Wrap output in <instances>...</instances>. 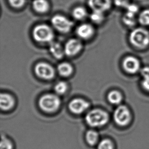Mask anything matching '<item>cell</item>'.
Masks as SVG:
<instances>
[{
  "label": "cell",
  "instance_id": "d6986e66",
  "mask_svg": "<svg viewBox=\"0 0 149 149\" xmlns=\"http://www.w3.org/2000/svg\"><path fill=\"white\" fill-rule=\"evenodd\" d=\"M99 139L98 134L96 131L93 130L88 131L86 134V139L88 143L91 146L95 145Z\"/></svg>",
  "mask_w": 149,
  "mask_h": 149
},
{
  "label": "cell",
  "instance_id": "9c48e42d",
  "mask_svg": "<svg viewBox=\"0 0 149 149\" xmlns=\"http://www.w3.org/2000/svg\"><path fill=\"white\" fill-rule=\"evenodd\" d=\"M122 65L125 71L130 74L137 73L141 68L139 60L132 56L126 57L123 60Z\"/></svg>",
  "mask_w": 149,
  "mask_h": 149
},
{
  "label": "cell",
  "instance_id": "ba28073f",
  "mask_svg": "<svg viewBox=\"0 0 149 149\" xmlns=\"http://www.w3.org/2000/svg\"><path fill=\"white\" fill-rule=\"evenodd\" d=\"M89 103L81 98H75L69 103V109L74 114H81L89 109Z\"/></svg>",
  "mask_w": 149,
  "mask_h": 149
},
{
  "label": "cell",
  "instance_id": "277c9868",
  "mask_svg": "<svg viewBox=\"0 0 149 149\" xmlns=\"http://www.w3.org/2000/svg\"><path fill=\"white\" fill-rule=\"evenodd\" d=\"M33 36L38 42L50 43L54 38V33L52 29L48 25L38 24L33 29Z\"/></svg>",
  "mask_w": 149,
  "mask_h": 149
},
{
  "label": "cell",
  "instance_id": "6da1fadb",
  "mask_svg": "<svg viewBox=\"0 0 149 149\" xmlns=\"http://www.w3.org/2000/svg\"><path fill=\"white\" fill-rule=\"evenodd\" d=\"M88 125L92 127H100L107 124L109 120L108 113L100 109H94L87 113L85 118Z\"/></svg>",
  "mask_w": 149,
  "mask_h": 149
},
{
  "label": "cell",
  "instance_id": "7c38bea8",
  "mask_svg": "<svg viewBox=\"0 0 149 149\" xmlns=\"http://www.w3.org/2000/svg\"><path fill=\"white\" fill-rule=\"evenodd\" d=\"M78 36L83 39H88L90 38L94 33V29L91 24H83L79 25L76 30Z\"/></svg>",
  "mask_w": 149,
  "mask_h": 149
},
{
  "label": "cell",
  "instance_id": "f546056e",
  "mask_svg": "<svg viewBox=\"0 0 149 149\" xmlns=\"http://www.w3.org/2000/svg\"><path fill=\"white\" fill-rule=\"evenodd\" d=\"M141 75L143 77L149 76V67H145L141 70Z\"/></svg>",
  "mask_w": 149,
  "mask_h": 149
},
{
  "label": "cell",
  "instance_id": "4316f807",
  "mask_svg": "<svg viewBox=\"0 0 149 149\" xmlns=\"http://www.w3.org/2000/svg\"><path fill=\"white\" fill-rule=\"evenodd\" d=\"M126 12L136 15L139 11V7L134 4L129 3L125 7Z\"/></svg>",
  "mask_w": 149,
  "mask_h": 149
},
{
  "label": "cell",
  "instance_id": "ffe728a7",
  "mask_svg": "<svg viewBox=\"0 0 149 149\" xmlns=\"http://www.w3.org/2000/svg\"><path fill=\"white\" fill-rule=\"evenodd\" d=\"M123 22L127 26H134L136 23V15L126 12L123 16Z\"/></svg>",
  "mask_w": 149,
  "mask_h": 149
},
{
  "label": "cell",
  "instance_id": "7402d4cb",
  "mask_svg": "<svg viewBox=\"0 0 149 149\" xmlns=\"http://www.w3.org/2000/svg\"><path fill=\"white\" fill-rule=\"evenodd\" d=\"M138 20L142 25L149 26V9L143 10L140 13Z\"/></svg>",
  "mask_w": 149,
  "mask_h": 149
},
{
  "label": "cell",
  "instance_id": "9a60e30c",
  "mask_svg": "<svg viewBox=\"0 0 149 149\" xmlns=\"http://www.w3.org/2000/svg\"><path fill=\"white\" fill-rule=\"evenodd\" d=\"M50 53L57 59L62 58L65 54L64 48L58 42L52 41L49 43V47Z\"/></svg>",
  "mask_w": 149,
  "mask_h": 149
},
{
  "label": "cell",
  "instance_id": "8fae6325",
  "mask_svg": "<svg viewBox=\"0 0 149 149\" xmlns=\"http://www.w3.org/2000/svg\"><path fill=\"white\" fill-rule=\"evenodd\" d=\"M89 7L94 11L104 12L109 10L111 6V0H88Z\"/></svg>",
  "mask_w": 149,
  "mask_h": 149
},
{
  "label": "cell",
  "instance_id": "44dd1931",
  "mask_svg": "<svg viewBox=\"0 0 149 149\" xmlns=\"http://www.w3.org/2000/svg\"><path fill=\"white\" fill-rule=\"evenodd\" d=\"M90 19L96 24H100L104 19V12L93 11L90 16Z\"/></svg>",
  "mask_w": 149,
  "mask_h": 149
},
{
  "label": "cell",
  "instance_id": "e0dca14e",
  "mask_svg": "<svg viewBox=\"0 0 149 149\" xmlns=\"http://www.w3.org/2000/svg\"><path fill=\"white\" fill-rule=\"evenodd\" d=\"M107 99L111 104L118 105L123 100V96L119 91L113 90L108 94Z\"/></svg>",
  "mask_w": 149,
  "mask_h": 149
},
{
  "label": "cell",
  "instance_id": "d4e9b609",
  "mask_svg": "<svg viewBox=\"0 0 149 149\" xmlns=\"http://www.w3.org/2000/svg\"><path fill=\"white\" fill-rule=\"evenodd\" d=\"M9 4L13 8L19 9L24 6L26 0H8Z\"/></svg>",
  "mask_w": 149,
  "mask_h": 149
},
{
  "label": "cell",
  "instance_id": "603a6c76",
  "mask_svg": "<svg viewBox=\"0 0 149 149\" xmlns=\"http://www.w3.org/2000/svg\"><path fill=\"white\" fill-rule=\"evenodd\" d=\"M68 89V86L65 81H59L55 85L54 90L57 95H63L65 93Z\"/></svg>",
  "mask_w": 149,
  "mask_h": 149
},
{
  "label": "cell",
  "instance_id": "ac0fdd59",
  "mask_svg": "<svg viewBox=\"0 0 149 149\" xmlns=\"http://www.w3.org/2000/svg\"><path fill=\"white\" fill-rule=\"evenodd\" d=\"M73 18L78 20H81L84 19L88 15L87 11L84 7L79 6L74 8L72 12Z\"/></svg>",
  "mask_w": 149,
  "mask_h": 149
},
{
  "label": "cell",
  "instance_id": "30bf717a",
  "mask_svg": "<svg viewBox=\"0 0 149 149\" xmlns=\"http://www.w3.org/2000/svg\"><path fill=\"white\" fill-rule=\"evenodd\" d=\"M83 45L77 39H71L65 45V54L68 56H73L78 54L82 49Z\"/></svg>",
  "mask_w": 149,
  "mask_h": 149
},
{
  "label": "cell",
  "instance_id": "2e32d148",
  "mask_svg": "<svg viewBox=\"0 0 149 149\" xmlns=\"http://www.w3.org/2000/svg\"><path fill=\"white\" fill-rule=\"evenodd\" d=\"M58 72L61 76L67 77L70 76L73 72L72 65L67 62H63L58 65Z\"/></svg>",
  "mask_w": 149,
  "mask_h": 149
},
{
  "label": "cell",
  "instance_id": "83f0119b",
  "mask_svg": "<svg viewBox=\"0 0 149 149\" xmlns=\"http://www.w3.org/2000/svg\"><path fill=\"white\" fill-rule=\"evenodd\" d=\"M130 0H113L115 5L119 7L125 8L129 4Z\"/></svg>",
  "mask_w": 149,
  "mask_h": 149
},
{
  "label": "cell",
  "instance_id": "f1b7e54d",
  "mask_svg": "<svg viewBox=\"0 0 149 149\" xmlns=\"http://www.w3.org/2000/svg\"><path fill=\"white\" fill-rule=\"evenodd\" d=\"M141 86L146 91H149V76L143 77Z\"/></svg>",
  "mask_w": 149,
  "mask_h": 149
},
{
  "label": "cell",
  "instance_id": "4fadbf2b",
  "mask_svg": "<svg viewBox=\"0 0 149 149\" xmlns=\"http://www.w3.org/2000/svg\"><path fill=\"white\" fill-rule=\"evenodd\" d=\"M14 99L12 96L7 94L2 93L0 96V107L3 111H8L12 109L14 105Z\"/></svg>",
  "mask_w": 149,
  "mask_h": 149
},
{
  "label": "cell",
  "instance_id": "8992f818",
  "mask_svg": "<svg viewBox=\"0 0 149 149\" xmlns=\"http://www.w3.org/2000/svg\"><path fill=\"white\" fill-rule=\"evenodd\" d=\"M51 23L56 30L62 33L70 32L73 26V23L71 20L60 14H56L52 16Z\"/></svg>",
  "mask_w": 149,
  "mask_h": 149
},
{
  "label": "cell",
  "instance_id": "52a82bcc",
  "mask_svg": "<svg viewBox=\"0 0 149 149\" xmlns=\"http://www.w3.org/2000/svg\"><path fill=\"white\" fill-rule=\"evenodd\" d=\"M35 72L41 79H51L54 76V69L47 63H39L35 67Z\"/></svg>",
  "mask_w": 149,
  "mask_h": 149
},
{
  "label": "cell",
  "instance_id": "7a4b0ae2",
  "mask_svg": "<svg viewBox=\"0 0 149 149\" xmlns=\"http://www.w3.org/2000/svg\"><path fill=\"white\" fill-rule=\"evenodd\" d=\"M129 40L136 47L145 48L149 45V32L147 30L141 28L134 29L130 34Z\"/></svg>",
  "mask_w": 149,
  "mask_h": 149
},
{
  "label": "cell",
  "instance_id": "5b68a950",
  "mask_svg": "<svg viewBox=\"0 0 149 149\" xmlns=\"http://www.w3.org/2000/svg\"><path fill=\"white\" fill-rule=\"evenodd\" d=\"M113 119L117 125L120 126H127L131 120V112L127 106L119 105L114 111Z\"/></svg>",
  "mask_w": 149,
  "mask_h": 149
},
{
  "label": "cell",
  "instance_id": "cb8c5ba5",
  "mask_svg": "<svg viewBox=\"0 0 149 149\" xmlns=\"http://www.w3.org/2000/svg\"><path fill=\"white\" fill-rule=\"evenodd\" d=\"M98 149H114L113 142L109 139L101 141L98 144Z\"/></svg>",
  "mask_w": 149,
  "mask_h": 149
},
{
  "label": "cell",
  "instance_id": "484cf974",
  "mask_svg": "<svg viewBox=\"0 0 149 149\" xmlns=\"http://www.w3.org/2000/svg\"><path fill=\"white\" fill-rule=\"evenodd\" d=\"M13 146L10 140L5 137H2L0 149H13Z\"/></svg>",
  "mask_w": 149,
  "mask_h": 149
},
{
  "label": "cell",
  "instance_id": "3957f363",
  "mask_svg": "<svg viewBox=\"0 0 149 149\" xmlns=\"http://www.w3.org/2000/svg\"><path fill=\"white\" fill-rule=\"evenodd\" d=\"M39 106L42 111L47 113L54 112L61 105V100L57 95L47 94L39 100Z\"/></svg>",
  "mask_w": 149,
  "mask_h": 149
},
{
  "label": "cell",
  "instance_id": "5bb4252c",
  "mask_svg": "<svg viewBox=\"0 0 149 149\" xmlns=\"http://www.w3.org/2000/svg\"><path fill=\"white\" fill-rule=\"evenodd\" d=\"M32 7L36 12L43 14L49 11L50 5L47 0H34Z\"/></svg>",
  "mask_w": 149,
  "mask_h": 149
}]
</instances>
